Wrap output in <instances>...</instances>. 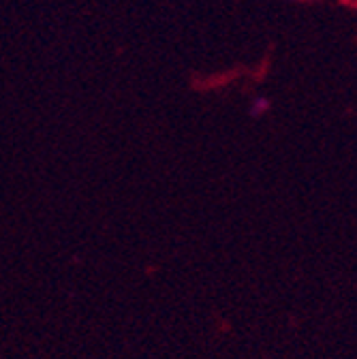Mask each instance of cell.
I'll use <instances>...</instances> for the list:
<instances>
[{"instance_id":"6da1fadb","label":"cell","mask_w":357,"mask_h":359,"mask_svg":"<svg viewBox=\"0 0 357 359\" xmlns=\"http://www.w3.org/2000/svg\"><path fill=\"white\" fill-rule=\"evenodd\" d=\"M267 107H270V101H267V99H257V101L252 103L250 114H252V116H259V114H263Z\"/></svg>"}]
</instances>
